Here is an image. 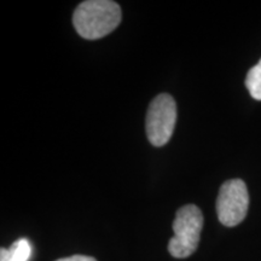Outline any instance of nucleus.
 <instances>
[{"mask_svg": "<svg viewBox=\"0 0 261 261\" xmlns=\"http://www.w3.org/2000/svg\"><path fill=\"white\" fill-rule=\"evenodd\" d=\"M56 261H97L92 256L87 255H73L68 257H62V259H58Z\"/></svg>", "mask_w": 261, "mask_h": 261, "instance_id": "7", "label": "nucleus"}, {"mask_svg": "<svg viewBox=\"0 0 261 261\" xmlns=\"http://www.w3.org/2000/svg\"><path fill=\"white\" fill-rule=\"evenodd\" d=\"M203 227V215L198 207L187 204L179 208L173 221L174 236L168 243V252L173 257L184 259L197 249Z\"/></svg>", "mask_w": 261, "mask_h": 261, "instance_id": "2", "label": "nucleus"}, {"mask_svg": "<svg viewBox=\"0 0 261 261\" xmlns=\"http://www.w3.org/2000/svg\"><path fill=\"white\" fill-rule=\"evenodd\" d=\"M121 22V9L112 0H87L77 5L73 24L84 39L96 40L112 33Z\"/></svg>", "mask_w": 261, "mask_h": 261, "instance_id": "1", "label": "nucleus"}, {"mask_svg": "<svg viewBox=\"0 0 261 261\" xmlns=\"http://www.w3.org/2000/svg\"><path fill=\"white\" fill-rule=\"evenodd\" d=\"M177 122V104L167 93L159 94L150 103L146 114V136L154 146L167 144Z\"/></svg>", "mask_w": 261, "mask_h": 261, "instance_id": "3", "label": "nucleus"}, {"mask_svg": "<svg viewBox=\"0 0 261 261\" xmlns=\"http://www.w3.org/2000/svg\"><path fill=\"white\" fill-rule=\"evenodd\" d=\"M246 86L254 99L261 100V60L259 63L248 71Z\"/></svg>", "mask_w": 261, "mask_h": 261, "instance_id": "6", "label": "nucleus"}, {"mask_svg": "<svg viewBox=\"0 0 261 261\" xmlns=\"http://www.w3.org/2000/svg\"><path fill=\"white\" fill-rule=\"evenodd\" d=\"M32 256V244L27 238H19L10 249H0V261H28Z\"/></svg>", "mask_w": 261, "mask_h": 261, "instance_id": "5", "label": "nucleus"}, {"mask_svg": "<svg viewBox=\"0 0 261 261\" xmlns=\"http://www.w3.org/2000/svg\"><path fill=\"white\" fill-rule=\"evenodd\" d=\"M249 207V194L246 182L231 179L221 185L217 200V214L225 226L233 227L242 223Z\"/></svg>", "mask_w": 261, "mask_h": 261, "instance_id": "4", "label": "nucleus"}]
</instances>
